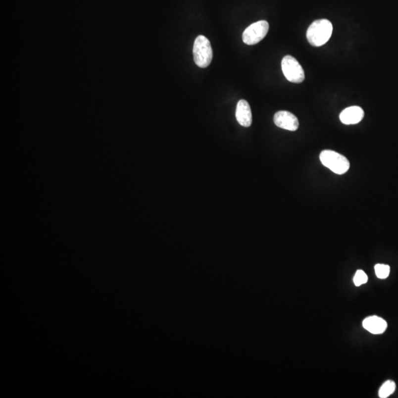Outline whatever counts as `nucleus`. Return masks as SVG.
<instances>
[{
  "mask_svg": "<svg viewBox=\"0 0 398 398\" xmlns=\"http://www.w3.org/2000/svg\"><path fill=\"white\" fill-rule=\"evenodd\" d=\"M333 33V25L328 19L314 21L307 31V39L310 45L321 47L329 41Z\"/></svg>",
  "mask_w": 398,
  "mask_h": 398,
  "instance_id": "obj_1",
  "label": "nucleus"
},
{
  "mask_svg": "<svg viewBox=\"0 0 398 398\" xmlns=\"http://www.w3.org/2000/svg\"><path fill=\"white\" fill-rule=\"evenodd\" d=\"M319 157L322 165L336 174H344L349 170V160L337 152L331 150H323L321 152Z\"/></svg>",
  "mask_w": 398,
  "mask_h": 398,
  "instance_id": "obj_2",
  "label": "nucleus"
},
{
  "mask_svg": "<svg viewBox=\"0 0 398 398\" xmlns=\"http://www.w3.org/2000/svg\"><path fill=\"white\" fill-rule=\"evenodd\" d=\"M194 57L196 64L200 68L207 67L212 62V49L210 42L203 36H199L194 45Z\"/></svg>",
  "mask_w": 398,
  "mask_h": 398,
  "instance_id": "obj_3",
  "label": "nucleus"
},
{
  "mask_svg": "<svg viewBox=\"0 0 398 398\" xmlns=\"http://www.w3.org/2000/svg\"><path fill=\"white\" fill-rule=\"evenodd\" d=\"M282 69L288 81L300 84L304 80V72L296 58L286 55L282 60Z\"/></svg>",
  "mask_w": 398,
  "mask_h": 398,
  "instance_id": "obj_4",
  "label": "nucleus"
},
{
  "mask_svg": "<svg viewBox=\"0 0 398 398\" xmlns=\"http://www.w3.org/2000/svg\"><path fill=\"white\" fill-rule=\"evenodd\" d=\"M269 30V25L265 20L254 22L243 33V41L246 45H254L264 39Z\"/></svg>",
  "mask_w": 398,
  "mask_h": 398,
  "instance_id": "obj_5",
  "label": "nucleus"
},
{
  "mask_svg": "<svg viewBox=\"0 0 398 398\" xmlns=\"http://www.w3.org/2000/svg\"><path fill=\"white\" fill-rule=\"evenodd\" d=\"M274 122L277 127L295 132L298 128V117L287 111H280L274 114Z\"/></svg>",
  "mask_w": 398,
  "mask_h": 398,
  "instance_id": "obj_6",
  "label": "nucleus"
},
{
  "mask_svg": "<svg viewBox=\"0 0 398 398\" xmlns=\"http://www.w3.org/2000/svg\"><path fill=\"white\" fill-rule=\"evenodd\" d=\"M237 120L241 126L244 127H249L252 123V114L249 104L245 100H241L237 104L236 113Z\"/></svg>",
  "mask_w": 398,
  "mask_h": 398,
  "instance_id": "obj_7",
  "label": "nucleus"
},
{
  "mask_svg": "<svg viewBox=\"0 0 398 398\" xmlns=\"http://www.w3.org/2000/svg\"><path fill=\"white\" fill-rule=\"evenodd\" d=\"M364 110L359 106L345 108L340 114V120L345 125L357 124L364 118Z\"/></svg>",
  "mask_w": 398,
  "mask_h": 398,
  "instance_id": "obj_8",
  "label": "nucleus"
},
{
  "mask_svg": "<svg viewBox=\"0 0 398 398\" xmlns=\"http://www.w3.org/2000/svg\"><path fill=\"white\" fill-rule=\"evenodd\" d=\"M363 327L372 334H381L387 329V323L382 318L372 316L363 321Z\"/></svg>",
  "mask_w": 398,
  "mask_h": 398,
  "instance_id": "obj_9",
  "label": "nucleus"
},
{
  "mask_svg": "<svg viewBox=\"0 0 398 398\" xmlns=\"http://www.w3.org/2000/svg\"><path fill=\"white\" fill-rule=\"evenodd\" d=\"M396 383L393 381H387V382L383 384L382 387L380 388L378 395L381 398H387L390 397L391 395L396 391Z\"/></svg>",
  "mask_w": 398,
  "mask_h": 398,
  "instance_id": "obj_10",
  "label": "nucleus"
},
{
  "mask_svg": "<svg viewBox=\"0 0 398 398\" xmlns=\"http://www.w3.org/2000/svg\"><path fill=\"white\" fill-rule=\"evenodd\" d=\"M375 274L379 279H386L390 275V267L388 265L377 264L375 266Z\"/></svg>",
  "mask_w": 398,
  "mask_h": 398,
  "instance_id": "obj_11",
  "label": "nucleus"
},
{
  "mask_svg": "<svg viewBox=\"0 0 398 398\" xmlns=\"http://www.w3.org/2000/svg\"><path fill=\"white\" fill-rule=\"evenodd\" d=\"M368 277L366 273L362 270H358L354 276L353 282L355 286H360L367 282Z\"/></svg>",
  "mask_w": 398,
  "mask_h": 398,
  "instance_id": "obj_12",
  "label": "nucleus"
}]
</instances>
